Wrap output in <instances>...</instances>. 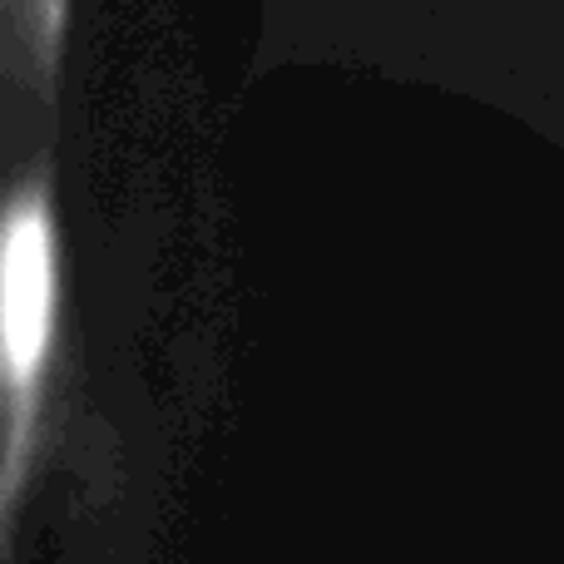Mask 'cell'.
Here are the masks:
<instances>
[{"mask_svg": "<svg viewBox=\"0 0 564 564\" xmlns=\"http://www.w3.org/2000/svg\"><path fill=\"white\" fill-rule=\"evenodd\" d=\"M59 302V263H55V208H50V174L30 169L6 204L0 234V351H6V391L15 436L25 426L30 397L50 361Z\"/></svg>", "mask_w": 564, "mask_h": 564, "instance_id": "cell-1", "label": "cell"}]
</instances>
